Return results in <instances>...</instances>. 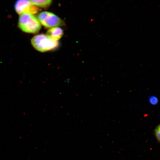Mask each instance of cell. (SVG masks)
Here are the masks:
<instances>
[{
	"label": "cell",
	"mask_w": 160,
	"mask_h": 160,
	"mask_svg": "<svg viewBox=\"0 0 160 160\" xmlns=\"http://www.w3.org/2000/svg\"><path fill=\"white\" fill-rule=\"evenodd\" d=\"M18 25L21 30L27 33H37L41 28V25L39 20L32 14L28 13L20 15Z\"/></svg>",
	"instance_id": "6da1fadb"
},
{
	"label": "cell",
	"mask_w": 160,
	"mask_h": 160,
	"mask_svg": "<svg viewBox=\"0 0 160 160\" xmlns=\"http://www.w3.org/2000/svg\"><path fill=\"white\" fill-rule=\"evenodd\" d=\"M31 43L37 50L45 52L56 48L59 46V43L50 37L44 34L35 36L32 39Z\"/></svg>",
	"instance_id": "7a4b0ae2"
},
{
	"label": "cell",
	"mask_w": 160,
	"mask_h": 160,
	"mask_svg": "<svg viewBox=\"0 0 160 160\" xmlns=\"http://www.w3.org/2000/svg\"><path fill=\"white\" fill-rule=\"evenodd\" d=\"M38 20L44 26L52 28L64 24L63 21L55 14L48 12H43L39 14Z\"/></svg>",
	"instance_id": "3957f363"
},
{
	"label": "cell",
	"mask_w": 160,
	"mask_h": 160,
	"mask_svg": "<svg viewBox=\"0 0 160 160\" xmlns=\"http://www.w3.org/2000/svg\"><path fill=\"white\" fill-rule=\"evenodd\" d=\"M15 9L17 12L20 15L24 13L35 14L40 10L38 7L32 4L28 0L17 1L15 4Z\"/></svg>",
	"instance_id": "277c9868"
},
{
	"label": "cell",
	"mask_w": 160,
	"mask_h": 160,
	"mask_svg": "<svg viewBox=\"0 0 160 160\" xmlns=\"http://www.w3.org/2000/svg\"><path fill=\"white\" fill-rule=\"evenodd\" d=\"M63 34V30L57 27L51 28L48 30L47 33V35L57 41L61 38Z\"/></svg>",
	"instance_id": "5b68a950"
},
{
	"label": "cell",
	"mask_w": 160,
	"mask_h": 160,
	"mask_svg": "<svg viewBox=\"0 0 160 160\" xmlns=\"http://www.w3.org/2000/svg\"><path fill=\"white\" fill-rule=\"evenodd\" d=\"M29 1L32 4L41 7H48L52 2L51 0H33Z\"/></svg>",
	"instance_id": "8992f818"
},
{
	"label": "cell",
	"mask_w": 160,
	"mask_h": 160,
	"mask_svg": "<svg viewBox=\"0 0 160 160\" xmlns=\"http://www.w3.org/2000/svg\"><path fill=\"white\" fill-rule=\"evenodd\" d=\"M149 101L151 104L155 105L158 102V100L157 97L155 96H151L149 98Z\"/></svg>",
	"instance_id": "52a82bcc"
},
{
	"label": "cell",
	"mask_w": 160,
	"mask_h": 160,
	"mask_svg": "<svg viewBox=\"0 0 160 160\" xmlns=\"http://www.w3.org/2000/svg\"><path fill=\"white\" fill-rule=\"evenodd\" d=\"M155 134L157 139L160 141V124L156 128L155 130Z\"/></svg>",
	"instance_id": "ba28073f"
}]
</instances>
